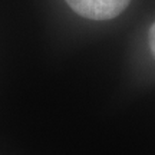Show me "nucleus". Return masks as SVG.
I'll use <instances>...</instances> for the list:
<instances>
[{
  "mask_svg": "<svg viewBox=\"0 0 155 155\" xmlns=\"http://www.w3.org/2000/svg\"><path fill=\"white\" fill-rule=\"evenodd\" d=\"M131 0H66L79 16L91 20H109L119 16Z\"/></svg>",
  "mask_w": 155,
  "mask_h": 155,
  "instance_id": "1",
  "label": "nucleus"
},
{
  "mask_svg": "<svg viewBox=\"0 0 155 155\" xmlns=\"http://www.w3.org/2000/svg\"><path fill=\"white\" fill-rule=\"evenodd\" d=\"M148 39H150V48L152 50V53L155 56V22L152 23V26L150 29V35H148Z\"/></svg>",
  "mask_w": 155,
  "mask_h": 155,
  "instance_id": "2",
  "label": "nucleus"
}]
</instances>
